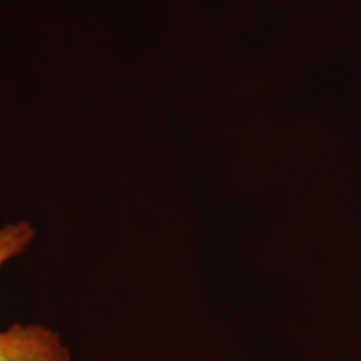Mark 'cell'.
I'll list each match as a JSON object with an SVG mask.
<instances>
[{"mask_svg": "<svg viewBox=\"0 0 361 361\" xmlns=\"http://www.w3.org/2000/svg\"><path fill=\"white\" fill-rule=\"evenodd\" d=\"M35 237L37 231L28 221H16L0 226V268L22 256Z\"/></svg>", "mask_w": 361, "mask_h": 361, "instance_id": "7a4b0ae2", "label": "cell"}, {"mask_svg": "<svg viewBox=\"0 0 361 361\" xmlns=\"http://www.w3.org/2000/svg\"><path fill=\"white\" fill-rule=\"evenodd\" d=\"M0 361H71V352L50 326L15 323L0 329Z\"/></svg>", "mask_w": 361, "mask_h": 361, "instance_id": "6da1fadb", "label": "cell"}]
</instances>
